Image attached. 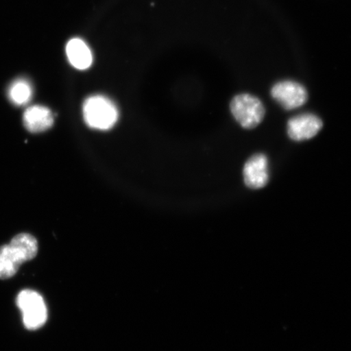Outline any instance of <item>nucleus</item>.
<instances>
[{
	"mask_svg": "<svg viewBox=\"0 0 351 351\" xmlns=\"http://www.w3.org/2000/svg\"><path fill=\"white\" fill-rule=\"evenodd\" d=\"M37 239L29 234H17L10 244L0 247V280L12 278L24 263L37 256Z\"/></svg>",
	"mask_w": 351,
	"mask_h": 351,
	"instance_id": "1",
	"label": "nucleus"
},
{
	"mask_svg": "<svg viewBox=\"0 0 351 351\" xmlns=\"http://www.w3.org/2000/svg\"><path fill=\"white\" fill-rule=\"evenodd\" d=\"M83 117L90 128L108 130L116 125L119 112L111 99L103 95H93L83 104Z\"/></svg>",
	"mask_w": 351,
	"mask_h": 351,
	"instance_id": "2",
	"label": "nucleus"
},
{
	"mask_svg": "<svg viewBox=\"0 0 351 351\" xmlns=\"http://www.w3.org/2000/svg\"><path fill=\"white\" fill-rule=\"evenodd\" d=\"M230 111L235 120L245 130H253L265 117V108L256 96L250 94L236 95L230 103Z\"/></svg>",
	"mask_w": 351,
	"mask_h": 351,
	"instance_id": "3",
	"label": "nucleus"
},
{
	"mask_svg": "<svg viewBox=\"0 0 351 351\" xmlns=\"http://www.w3.org/2000/svg\"><path fill=\"white\" fill-rule=\"evenodd\" d=\"M16 305L23 315V323L29 330H36L44 326L47 319L45 302L38 293L25 289L16 298Z\"/></svg>",
	"mask_w": 351,
	"mask_h": 351,
	"instance_id": "4",
	"label": "nucleus"
},
{
	"mask_svg": "<svg viewBox=\"0 0 351 351\" xmlns=\"http://www.w3.org/2000/svg\"><path fill=\"white\" fill-rule=\"evenodd\" d=\"M271 95L285 110L300 108L308 100L306 88L293 81L276 83L271 87Z\"/></svg>",
	"mask_w": 351,
	"mask_h": 351,
	"instance_id": "5",
	"label": "nucleus"
},
{
	"mask_svg": "<svg viewBox=\"0 0 351 351\" xmlns=\"http://www.w3.org/2000/svg\"><path fill=\"white\" fill-rule=\"evenodd\" d=\"M323 125L322 120L315 114H301L288 121L287 134L293 141H305L317 136Z\"/></svg>",
	"mask_w": 351,
	"mask_h": 351,
	"instance_id": "6",
	"label": "nucleus"
},
{
	"mask_svg": "<svg viewBox=\"0 0 351 351\" xmlns=\"http://www.w3.org/2000/svg\"><path fill=\"white\" fill-rule=\"evenodd\" d=\"M243 178L245 186L252 190L265 187L269 180L267 157L258 153L250 158L244 165Z\"/></svg>",
	"mask_w": 351,
	"mask_h": 351,
	"instance_id": "7",
	"label": "nucleus"
},
{
	"mask_svg": "<svg viewBox=\"0 0 351 351\" xmlns=\"http://www.w3.org/2000/svg\"><path fill=\"white\" fill-rule=\"evenodd\" d=\"M23 122L25 128L32 133H40L51 128L54 123V117L49 108L36 105L26 110Z\"/></svg>",
	"mask_w": 351,
	"mask_h": 351,
	"instance_id": "8",
	"label": "nucleus"
},
{
	"mask_svg": "<svg viewBox=\"0 0 351 351\" xmlns=\"http://www.w3.org/2000/svg\"><path fill=\"white\" fill-rule=\"evenodd\" d=\"M66 54L74 68L84 70L90 67L93 55L87 44L80 38H73L66 47Z\"/></svg>",
	"mask_w": 351,
	"mask_h": 351,
	"instance_id": "9",
	"label": "nucleus"
},
{
	"mask_svg": "<svg viewBox=\"0 0 351 351\" xmlns=\"http://www.w3.org/2000/svg\"><path fill=\"white\" fill-rule=\"evenodd\" d=\"M32 84L26 79H17L8 88V99L13 104L19 105V106L28 104L32 99Z\"/></svg>",
	"mask_w": 351,
	"mask_h": 351,
	"instance_id": "10",
	"label": "nucleus"
}]
</instances>
